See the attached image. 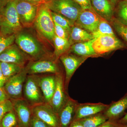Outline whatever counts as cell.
Here are the masks:
<instances>
[{
  "instance_id": "cell-23",
  "label": "cell",
  "mask_w": 127,
  "mask_h": 127,
  "mask_svg": "<svg viewBox=\"0 0 127 127\" xmlns=\"http://www.w3.org/2000/svg\"><path fill=\"white\" fill-rule=\"evenodd\" d=\"M53 41L55 47L54 56L57 61L61 56L68 52L71 45L68 40L60 38L55 35Z\"/></svg>"
},
{
  "instance_id": "cell-39",
  "label": "cell",
  "mask_w": 127,
  "mask_h": 127,
  "mask_svg": "<svg viewBox=\"0 0 127 127\" xmlns=\"http://www.w3.org/2000/svg\"><path fill=\"white\" fill-rule=\"evenodd\" d=\"M68 127H84L79 120H73Z\"/></svg>"
},
{
  "instance_id": "cell-15",
  "label": "cell",
  "mask_w": 127,
  "mask_h": 127,
  "mask_svg": "<svg viewBox=\"0 0 127 127\" xmlns=\"http://www.w3.org/2000/svg\"><path fill=\"white\" fill-rule=\"evenodd\" d=\"M29 58L20 48L13 44L0 54V62L16 64L23 67Z\"/></svg>"
},
{
  "instance_id": "cell-17",
  "label": "cell",
  "mask_w": 127,
  "mask_h": 127,
  "mask_svg": "<svg viewBox=\"0 0 127 127\" xmlns=\"http://www.w3.org/2000/svg\"><path fill=\"white\" fill-rule=\"evenodd\" d=\"M94 10L100 17L110 22L114 17V5L110 0H91Z\"/></svg>"
},
{
  "instance_id": "cell-16",
  "label": "cell",
  "mask_w": 127,
  "mask_h": 127,
  "mask_svg": "<svg viewBox=\"0 0 127 127\" xmlns=\"http://www.w3.org/2000/svg\"><path fill=\"white\" fill-rule=\"evenodd\" d=\"M108 106V104L100 102L78 103L73 121L79 120L96 114L103 112L106 109Z\"/></svg>"
},
{
  "instance_id": "cell-5",
  "label": "cell",
  "mask_w": 127,
  "mask_h": 127,
  "mask_svg": "<svg viewBox=\"0 0 127 127\" xmlns=\"http://www.w3.org/2000/svg\"><path fill=\"white\" fill-rule=\"evenodd\" d=\"M23 98L32 107L45 103L39 85V76L28 75L23 88Z\"/></svg>"
},
{
  "instance_id": "cell-37",
  "label": "cell",
  "mask_w": 127,
  "mask_h": 127,
  "mask_svg": "<svg viewBox=\"0 0 127 127\" xmlns=\"http://www.w3.org/2000/svg\"><path fill=\"white\" fill-rule=\"evenodd\" d=\"M10 99L3 87H0V104Z\"/></svg>"
},
{
  "instance_id": "cell-19",
  "label": "cell",
  "mask_w": 127,
  "mask_h": 127,
  "mask_svg": "<svg viewBox=\"0 0 127 127\" xmlns=\"http://www.w3.org/2000/svg\"><path fill=\"white\" fill-rule=\"evenodd\" d=\"M127 109V93L118 101L109 104L103 112L108 120L117 121Z\"/></svg>"
},
{
  "instance_id": "cell-7",
  "label": "cell",
  "mask_w": 127,
  "mask_h": 127,
  "mask_svg": "<svg viewBox=\"0 0 127 127\" xmlns=\"http://www.w3.org/2000/svg\"><path fill=\"white\" fill-rule=\"evenodd\" d=\"M93 47L98 56L126 47L125 44L114 36L106 35L95 39Z\"/></svg>"
},
{
  "instance_id": "cell-8",
  "label": "cell",
  "mask_w": 127,
  "mask_h": 127,
  "mask_svg": "<svg viewBox=\"0 0 127 127\" xmlns=\"http://www.w3.org/2000/svg\"><path fill=\"white\" fill-rule=\"evenodd\" d=\"M56 89L50 104L55 112L59 116L70 97L65 88V77L62 73H59L56 74Z\"/></svg>"
},
{
  "instance_id": "cell-44",
  "label": "cell",
  "mask_w": 127,
  "mask_h": 127,
  "mask_svg": "<svg viewBox=\"0 0 127 127\" xmlns=\"http://www.w3.org/2000/svg\"><path fill=\"white\" fill-rule=\"evenodd\" d=\"M117 127H127V124H121L119 123V124Z\"/></svg>"
},
{
  "instance_id": "cell-27",
  "label": "cell",
  "mask_w": 127,
  "mask_h": 127,
  "mask_svg": "<svg viewBox=\"0 0 127 127\" xmlns=\"http://www.w3.org/2000/svg\"><path fill=\"white\" fill-rule=\"evenodd\" d=\"M114 17L127 26V0L121 1L117 4Z\"/></svg>"
},
{
  "instance_id": "cell-32",
  "label": "cell",
  "mask_w": 127,
  "mask_h": 127,
  "mask_svg": "<svg viewBox=\"0 0 127 127\" xmlns=\"http://www.w3.org/2000/svg\"><path fill=\"white\" fill-rule=\"evenodd\" d=\"M13 109V103L10 99L6 100L0 104V123L5 114Z\"/></svg>"
},
{
  "instance_id": "cell-34",
  "label": "cell",
  "mask_w": 127,
  "mask_h": 127,
  "mask_svg": "<svg viewBox=\"0 0 127 127\" xmlns=\"http://www.w3.org/2000/svg\"><path fill=\"white\" fill-rule=\"evenodd\" d=\"M30 127H52L32 114Z\"/></svg>"
},
{
  "instance_id": "cell-41",
  "label": "cell",
  "mask_w": 127,
  "mask_h": 127,
  "mask_svg": "<svg viewBox=\"0 0 127 127\" xmlns=\"http://www.w3.org/2000/svg\"><path fill=\"white\" fill-rule=\"evenodd\" d=\"M10 0H0V11L7 4Z\"/></svg>"
},
{
  "instance_id": "cell-1",
  "label": "cell",
  "mask_w": 127,
  "mask_h": 127,
  "mask_svg": "<svg viewBox=\"0 0 127 127\" xmlns=\"http://www.w3.org/2000/svg\"><path fill=\"white\" fill-rule=\"evenodd\" d=\"M16 2V0H10L0 11V32L3 35L16 34L22 30Z\"/></svg>"
},
{
  "instance_id": "cell-36",
  "label": "cell",
  "mask_w": 127,
  "mask_h": 127,
  "mask_svg": "<svg viewBox=\"0 0 127 127\" xmlns=\"http://www.w3.org/2000/svg\"><path fill=\"white\" fill-rule=\"evenodd\" d=\"M119 123L117 121L108 120L106 122L98 127H117Z\"/></svg>"
},
{
  "instance_id": "cell-11",
  "label": "cell",
  "mask_w": 127,
  "mask_h": 127,
  "mask_svg": "<svg viewBox=\"0 0 127 127\" xmlns=\"http://www.w3.org/2000/svg\"><path fill=\"white\" fill-rule=\"evenodd\" d=\"M32 114L52 127H61L59 116L49 103H43L32 107Z\"/></svg>"
},
{
  "instance_id": "cell-10",
  "label": "cell",
  "mask_w": 127,
  "mask_h": 127,
  "mask_svg": "<svg viewBox=\"0 0 127 127\" xmlns=\"http://www.w3.org/2000/svg\"><path fill=\"white\" fill-rule=\"evenodd\" d=\"M38 5L25 0H16V7L21 24L30 26L35 21Z\"/></svg>"
},
{
  "instance_id": "cell-21",
  "label": "cell",
  "mask_w": 127,
  "mask_h": 127,
  "mask_svg": "<svg viewBox=\"0 0 127 127\" xmlns=\"http://www.w3.org/2000/svg\"><path fill=\"white\" fill-rule=\"evenodd\" d=\"M95 39L92 40L75 43L71 45L68 52L79 56L89 57L96 56L92 45Z\"/></svg>"
},
{
  "instance_id": "cell-35",
  "label": "cell",
  "mask_w": 127,
  "mask_h": 127,
  "mask_svg": "<svg viewBox=\"0 0 127 127\" xmlns=\"http://www.w3.org/2000/svg\"><path fill=\"white\" fill-rule=\"evenodd\" d=\"M81 6L83 10L93 9L91 0H73Z\"/></svg>"
},
{
  "instance_id": "cell-24",
  "label": "cell",
  "mask_w": 127,
  "mask_h": 127,
  "mask_svg": "<svg viewBox=\"0 0 127 127\" xmlns=\"http://www.w3.org/2000/svg\"><path fill=\"white\" fill-rule=\"evenodd\" d=\"M107 120L108 119L103 112L79 120L84 127H98Z\"/></svg>"
},
{
  "instance_id": "cell-31",
  "label": "cell",
  "mask_w": 127,
  "mask_h": 127,
  "mask_svg": "<svg viewBox=\"0 0 127 127\" xmlns=\"http://www.w3.org/2000/svg\"><path fill=\"white\" fill-rule=\"evenodd\" d=\"M16 34L9 35H3L0 32V54L6 48L14 44Z\"/></svg>"
},
{
  "instance_id": "cell-20",
  "label": "cell",
  "mask_w": 127,
  "mask_h": 127,
  "mask_svg": "<svg viewBox=\"0 0 127 127\" xmlns=\"http://www.w3.org/2000/svg\"><path fill=\"white\" fill-rule=\"evenodd\" d=\"M78 103L71 98L67 102L59 114L61 127H68L73 120Z\"/></svg>"
},
{
  "instance_id": "cell-42",
  "label": "cell",
  "mask_w": 127,
  "mask_h": 127,
  "mask_svg": "<svg viewBox=\"0 0 127 127\" xmlns=\"http://www.w3.org/2000/svg\"><path fill=\"white\" fill-rule=\"evenodd\" d=\"M118 122L121 124H127V112L125 114V116L118 121Z\"/></svg>"
},
{
  "instance_id": "cell-14",
  "label": "cell",
  "mask_w": 127,
  "mask_h": 127,
  "mask_svg": "<svg viewBox=\"0 0 127 127\" xmlns=\"http://www.w3.org/2000/svg\"><path fill=\"white\" fill-rule=\"evenodd\" d=\"M25 68L28 75L47 73L56 74L61 72L56 61L48 59L31 62Z\"/></svg>"
},
{
  "instance_id": "cell-9",
  "label": "cell",
  "mask_w": 127,
  "mask_h": 127,
  "mask_svg": "<svg viewBox=\"0 0 127 127\" xmlns=\"http://www.w3.org/2000/svg\"><path fill=\"white\" fill-rule=\"evenodd\" d=\"M88 58L87 57L79 56L68 52L59 58L65 71L64 84L65 88L67 92L68 84L75 71Z\"/></svg>"
},
{
  "instance_id": "cell-4",
  "label": "cell",
  "mask_w": 127,
  "mask_h": 127,
  "mask_svg": "<svg viewBox=\"0 0 127 127\" xmlns=\"http://www.w3.org/2000/svg\"><path fill=\"white\" fill-rule=\"evenodd\" d=\"M34 23L37 29L44 37L49 40H53L55 35V24L51 11L45 3L38 5Z\"/></svg>"
},
{
  "instance_id": "cell-38",
  "label": "cell",
  "mask_w": 127,
  "mask_h": 127,
  "mask_svg": "<svg viewBox=\"0 0 127 127\" xmlns=\"http://www.w3.org/2000/svg\"><path fill=\"white\" fill-rule=\"evenodd\" d=\"M6 81V79L5 78L2 73L0 66V87H3Z\"/></svg>"
},
{
  "instance_id": "cell-45",
  "label": "cell",
  "mask_w": 127,
  "mask_h": 127,
  "mask_svg": "<svg viewBox=\"0 0 127 127\" xmlns=\"http://www.w3.org/2000/svg\"><path fill=\"white\" fill-rule=\"evenodd\" d=\"M20 127V126H19V125H17L16 126V127Z\"/></svg>"
},
{
  "instance_id": "cell-12",
  "label": "cell",
  "mask_w": 127,
  "mask_h": 127,
  "mask_svg": "<svg viewBox=\"0 0 127 127\" xmlns=\"http://www.w3.org/2000/svg\"><path fill=\"white\" fill-rule=\"evenodd\" d=\"M101 18L93 9L83 10L74 25L92 34L96 30Z\"/></svg>"
},
{
  "instance_id": "cell-28",
  "label": "cell",
  "mask_w": 127,
  "mask_h": 127,
  "mask_svg": "<svg viewBox=\"0 0 127 127\" xmlns=\"http://www.w3.org/2000/svg\"><path fill=\"white\" fill-rule=\"evenodd\" d=\"M18 125V120L14 110L5 114L0 123V127H15Z\"/></svg>"
},
{
  "instance_id": "cell-18",
  "label": "cell",
  "mask_w": 127,
  "mask_h": 127,
  "mask_svg": "<svg viewBox=\"0 0 127 127\" xmlns=\"http://www.w3.org/2000/svg\"><path fill=\"white\" fill-rule=\"evenodd\" d=\"M39 85L45 103L50 104L56 89V74L39 76Z\"/></svg>"
},
{
  "instance_id": "cell-46",
  "label": "cell",
  "mask_w": 127,
  "mask_h": 127,
  "mask_svg": "<svg viewBox=\"0 0 127 127\" xmlns=\"http://www.w3.org/2000/svg\"><path fill=\"white\" fill-rule=\"evenodd\" d=\"M45 0V1H46L47 0Z\"/></svg>"
},
{
  "instance_id": "cell-26",
  "label": "cell",
  "mask_w": 127,
  "mask_h": 127,
  "mask_svg": "<svg viewBox=\"0 0 127 127\" xmlns=\"http://www.w3.org/2000/svg\"><path fill=\"white\" fill-rule=\"evenodd\" d=\"M0 66L6 81L10 78L20 72L24 68L16 64L0 62Z\"/></svg>"
},
{
  "instance_id": "cell-2",
  "label": "cell",
  "mask_w": 127,
  "mask_h": 127,
  "mask_svg": "<svg viewBox=\"0 0 127 127\" xmlns=\"http://www.w3.org/2000/svg\"><path fill=\"white\" fill-rule=\"evenodd\" d=\"M17 45L33 61L48 59V55L39 42L31 34L19 32L16 34Z\"/></svg>"
},
{
  "instance_id": "cell-29",
  "label": "cell",
  "mask_w": 127,
  "mask_h": 127,
  "mask_svg": "<svg viewBox=\"0 0 127 127\" xmlns=\"http://www.w3.org/2000/svg\"><path fill=\"white\" fill-rule=\"evenodd\" d=\"M109 23L113 30L127 44V26L120 23L114 17Z\"/></svg>"
},
{
  "instance_id": "cell-43",
  "label": "cell",
  "mask_w": 127,
  "mask_h": 127,
  "mask_svg": "<svg viewBox=\"0 0 127 127\" xmlns=\"http://www.w3.org/2000/svg\"><path fill=\"white\" fill-rule=\"evenodd\" d=\"M110 0L113 3V4L114 5V6H115L116 5H117V4L119 2H120L121 1L123 0Z\"/></svg>"
},
{
  "instance_id": "cell-33",
  "label": "cell",
  "mask_w": 127,
  "mask_h": 127,
  "mask_svg": "<svg viewBox=\"0 0 127 127\" xmlns=\"http://www.w3.org/2000/svg\"><path fill=\"white\" fill-rule=\"evenodd\" d=\"M54 24L55 35L60 38L68 40L69 38V32L63 27H62L55 22Z\"/></svg>"
},
{
  "instance_id": "cell-6",
  "label": "cell",
  "mask_w": 127,
  "mask_h": 127,
  "mask_svg": "<svg viewBox=\"0 0 127 127\" xmlns=\"http://www.w3.org/2000/svg\"><path fill=\"white\" fill-rule=\"evenodd\" d=\"M28 73L25 67L20 72L7 79L3 87L10 99L23 98V88Z\"/></svg>"
},
{
  "instance_id": "cell-13",
  "label": "cell",
  "mask_w": 127,
  "mask_h": 127,
  "mask_svg": "<svg viewBox=\"0 0 127 127\" xmlns=\"http://www.w3.org/2000/svg\"><path fill=\"white\" fill-rule=\"evenodd\" d=\"M10 100L13 103L18 125L20 127H30L32 115V107L23 98Z\"/></svg>"
},
{
  "instance_id": "cell-3",
  "label": "cell",
  "mask_w": 127,
  "mask_h": 127,
  "mask_svg": "<svg viewBox=\"0 0 127 127\" xmlns=\"http://www.w3.org/2000/svg\"><path fill=\"white\" fill-rule=\"evenodd\" d=\"M45 3L51 11L65 17L72 26L83 10L73 0H47Z\"/></svg>"
},
{
  "instance_id": "cell-22",
  "label": "cell",
  "mask_w": 127,
  "mask_h": 127,
  "mask_svg": "<svg viewBox=\"0 0 127 127\" xmlns=\"http://www.w3.org/2000/svg\"><path fill=\"white\" fill-rule=\"evenodd\" d=\"M94 39L91 33L75 25L71 27L69 32L68 40L71 45L75 43L88 41Z\"/></svg>"
},
{
  "instance_id": "cell-25",
  "label": "cell",
  "mask_w": 127,
  "mask_h": 127,
  "mask_svg": "<svg viewBox=\"0 0 127 127\" xmlns=\"http://www.w3.org/2000/svg\"><path fill=\"white\" fill-rule=\"evenodd\" d=\"M92 34L94 39L106 35L116 36L113 28L110 23L102 18L101 19L96 30Z\"/></svg>"
},
{
  "instance_id": "cell-30",
  "label": "cell",
  "mask_w": 127,
  "mask_h": 127,
  "mask_svg": "<svg viewBox=\"0 0 127 127\" xmlns=\"http://www.w3.org/2000/svg\"><path fill=\"white\" fill-rule=\"evenodd\" d=\"M51 14L54 22L63 27L69 32L72 26L67 19L62 15L51 11Z\"/></svg>"
},
{
  "instance_id": "cell-40",
  "label": "cell",
  "mask_w": 127,
  "mask_h": 127,
  "mask_svg": "<svg viewBox=\"0 0 127 127\" xmlns=\"http://www.w3.org/2000/svg\"><path fill=\"white\" fill-rule=\"evenodd\" d=\"M25 0L37 5H39L41 4L45 3V0Z\"/></svg>"
}]
</instances>
